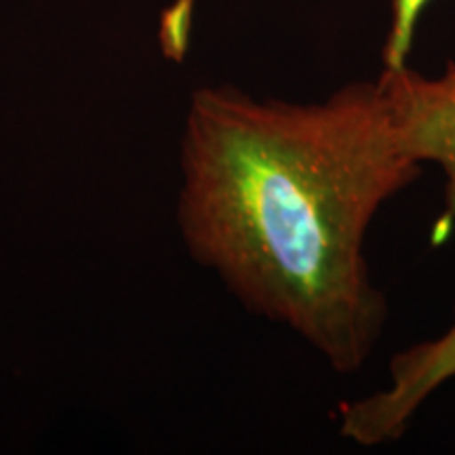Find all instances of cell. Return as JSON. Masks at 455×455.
<instances>
[{
    "instance_id": "cell-1",
    "label": "cell",
    "mask_w": 455,
    "mask_h": 455,
    "mask_svg": "<svg viewBox=\"0 0 455 455\" xmlns=\"http://www.w3.org/2000/svg\"><path fill=\"white\" fill-rule=\"evenodd\" d=\"M422 169L379 81L318 104L201 89L181 138V235L249 310L298 333L333 371L355 373L388 321L367 232Z\"/></svg>"
},
{
    "instance_id": "cell-2",
    "label": "cell",
    "mask_w": 455,
    "mask_h": 455,
    "mask_svg": "<svg viewBox=\"0 0 455 455\" xmlns=\"http://www.w3.org/2000/svg\"><path fill=\"white\" fill-rule=\"evenodd\" d=\"M388 375L386 388L338 407L341 439L361 447H379L405 435L418 409L455 378V312L453 323L439 338L398 350Z\"/></svg>"
},
{
    "instance_id": "cell-3",
    "label": "cell",
    "mask_w": 455,
    "mask_h": 455,
    "mask_svg": "<svg viewBox=\"0 0 455 455\" xmlns=\"http://www.w3.org/2000/svg\"><path fill=\"white\" fill-rule=\"evenodd\" d=\"M378 81L407 155L443 171L445 204L430 232L432 247H441L455 230V60L439 78H426L405 66L384 68Z\"/></svg>"
},
{
    "instance_id": "cell-4",
    "label": "cell",
    "mask_w": 455,
    "mask_h": 455,
    "mask_svg": "<svg viewBox=\"0 0 455 455\" xmlns=\"http://www.w3.org/2000/svg\"><path fill=\"white\" fill-rule=\"evenodd\" d=\"M428 3L430 0H392V24L384 44L386 70H398L407 66L415 26Z\"/></svg>"
}]
</instances>
